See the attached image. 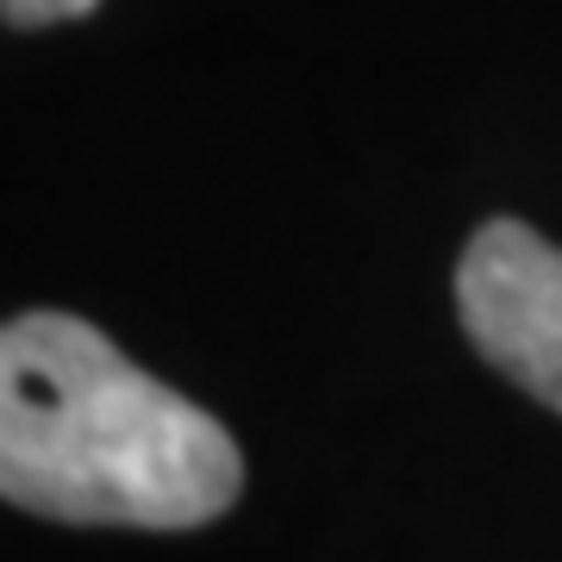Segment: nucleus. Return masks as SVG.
Masks as SVG:
<instances>
[{"label": "nucleus", "instance_id": "f03ea898", "mask_svg": "<svg viewBox=\"0 0 562 562\" xmlns=\"http://www.w3.org/2000/svg\"><path fill=\"white\" fill-rule=\"evenodd\" d=\"M457 319L506 382L562 413V250L525 220H487L457 262Z\"/></svg>", "mask_w": 562, "mask_h": 562}, {"label": "nucleus", "instance_id": "7ed1b4c3", "mask_svg": "<svg viewBox=\"0 0 562 562\" xmlns=\"http://www.w3.org/2000/svg\"><path fill=\"white\" fill-rule=\"evenodd\" d=\"M101 0H0V25L13 32H38V25H63V20H81L94 13Z\"/></svg>", "mask_w": 562, "mask_h": 562}, {"label": "nucleus", "instance_id": "f257e3e1", "mask_svg": "<svg viewBox=\"0 0 562 562\" xmlns=\"http://www.w3.org/2000/svg\"><path fill=\"white\" fill-rule=\"evenodd\" d=\"M232 431L76 313L0 325V501L63 525L194 531L232 513Z\"/></svg>", "mask_w": 562, "mask_h": 562}]
</instances>
